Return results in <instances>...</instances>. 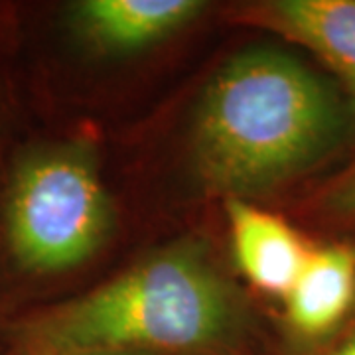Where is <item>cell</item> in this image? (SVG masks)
Masks as SVG:
<instances>
[{"mask_svg": "<svg viewBox=\"0 0 355 355\" xmlns=\"http://www.w3.org/2000/svg\"><path fill=\"white\" fill-rule=\"evenodd\" d=\"M312 207L330 225L355 227V162L320 190Z\"/></svg>", "mask_w": 355, "mask_h": 355, "instance_id": "8", "label": "cell"}, {"mask_svg": "<svg viewBox=\"0 0 355 355\" xmlns=\"http://www.w3.org/2000/svg\"><path fill=\"white\" fill-rule=\"evenodd\" d=\"M193 0H89L77 12L95 42L132 50L162 38L200 10Z\"/></svg>", "mask_w": 355, "mask_h": 355, "instance_id": "7", "label": "cell"}, {"mask_svg": "<svg viewBox=\"0 0 355 355\" xmlns=\"http://www.w3.org/2000/svg\"><path fill=\"white\" fill-rule=\"evenodd\" d=\"M233 249L245 277L259 288L286 296L300 277L312 247L284 219L251 203H229Z\"/></svg>", "mask_w": 355, "mask_h": 355, "instance_id": "6", "label": "cell"}, {"mask_svg": "<svg viewBox=\"0 0 355 355\" xmlns=\"http://www.w3.org/2000/svg\"><path fill=\"white\" fill-rule=\"evenodd\" d=\"M330 355H355V334L345 338V342L340 343Z\"/></svg>", "mask_w": 355, "mask_h": 355, "instance_id": "9", "label": "cell"}, {"mask_svg": "<svg viewBox=\"0 0 355 355\" xmlns=\"http://www.w3.org/2000/svg\"><path fill=\"white\" fill-rule=\"evenodd\" d=\"M259 20L328 65L355 107V0H275Z\"/></svg>", "mask_w": 355, "mask_h": 355, "instance_id": "5", "label": "cell"}, {"mask_svg": "<svg viewBox=\"0 0 355 355\" xmlns=\"http://www.w3.org/2000/svg\"><path fill=\"white\" fill-rule=\"evenodd\" d=\"M355 306V245L312 247L300 277L286 294V316L302 338L320 340L338 330Z\"/></svg>", "mask_w": 355, "mask_h": 355, "instance_id": "4", "label": "cell"}, {"mask_svg": "<svg viewBox=\"0 0 355 355\" xmlns=\"http://www.w3.org/2000/svg\"><path fill=\"white\" fill-rule=\"evenodd\" d=\"M111 205L95 166L77 146H53L18 166L6 205L16 259L55 272L83 263L105 241Z\"/></svg>", "mask_w": 355, "mask_h": 355, "instance_id": "3", "label": "cell"}, {"mask_svg": "<svg viewBox=\"0 0 355 355\" xmlns=\"http://www.w3.org/2000/svg\"><path fill=\"white\" fill-rule=\"evenodd\" d=\"M231 322V294L211 266L172 251L62 308L46 328L51 343L73 352L193 349L219 340Z\"/></svg>", "mask_w": 355, "mask_h": 355, "instance_id": "2", "label": "cell"}, {"mask_svg": "<svg viewBox=\"0 0 355 355\" xmlns=\"http://www.w3.org/2000/svg\"><path fill=\"white\" fill-rule=\"evenodd\" d=\"M347 125L340 91L277 50L233 58L209 83L196 125L203 180L251 191L298 174L330 153Z\"/></svg>", "mask_w": 355, "mask_h": 355, "instance_id": "1", "label": "cell"}]
</instances>
